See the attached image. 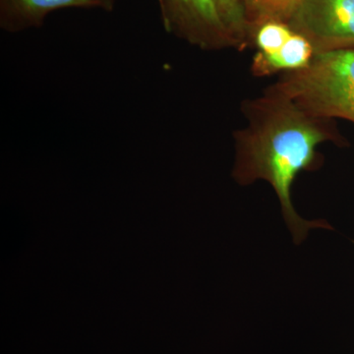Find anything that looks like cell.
Returning <instances> with one entry per match:
<instances>
[{
	"instance_id": "1",
	"label": "cell",
	"mask_w": 354,
	"mask_h": 354,
	"mask_svg": "<svg viewBox=\"0 0 354 354\" xmlns=\"http://www.w3.org/2000/svg\"><path fill=\"white\" fill-rule=\"evenodd\" d=\"M242 111L246 125L234 134L235 180L241 185L260 179L271 184L295 243H301L312 228L333 230L328 221L304 220L291 201L298 174L322 164L317 148L337 141L330 120L311 115L290 100L267 91L244 102Z\"/></svg>"
},
{
	"instance_id": "2",
	"label": "cell",
	"mask_w": 354,
	"mask_h": 354,
	"mask_svg": "<svg viewBox=\"0 0 354 354\" xmlns=\"http://www.w3.org/2000/svg\"><path fill=\"white\" fill-rule=\"evenodd\" d=\"M265 91L316 118L354 123V48L316 53L306 67L281 74Z\"/></svg>"
},
{
	"instance_id": "3",
	"label": "cell",
	"mask_w": 354,
	"mask_h": 354,
	"mask_svg": "<svg viewBox=\"0 0 354 354\" xmlns=\"http://www.w3.org/2000/svg\"><path fill=\"white\" fill-rule=\"evenodd\" d=\"M288 23L316 53L354 48V0H301Z\"/></svg>"
},
{
	"instance_id": "4",
	"label": "cell",
	"mask_w": 354,
	"mask_h": 354,
	"mask_svg": "<svg viewBox=\"0 0 354 354\" xmlns=\"http://www.w3.org/2000/svg\"><path fill=\"white\" fill-rule=\"evenodd\" d=\"M165 31L204 50L236 48L216 0H158Z\"/></svg>"
},
{
	"instance_id": "5",
	"label": "cell",
	"mask_w": 354,
	"mask_h": 354,
	"mask_svg": "<svg viewBox=\"0 0 354 354\" xmlns=\"http://www.w3.org/2000/svg\"><path fill=\"white\" fill-rule=\"evenodd\" d=\"M116 0H0V28L16 34L38 29L48 16L62 9H97L111 12Z\"/></svg>"
},
{
	"instance_id": "6",
	"label": "cell",
	"mask_w": 354,
	"mask_h": 354,
	"mask_svg": "<svg viewBox=\"0 0 354 354\" xmlns=\"http://www.w3.org/2000/svg\"><path fill=\"white\" fill-rule=\"evenodd\" d=\"M316 51L308 39L293 31L283 48L271 55H255L251 71L257 77L271 76L297 71L306 67Z\"/></svg>"
},
{
	"instance_id": "7",
	"label": "cell",
	"mask_w": 354,
	"mask_h": 354,
	"mask_svg": "<svg viewBox=\"0 0 354 354\" xmlns=\"http://www.w3.org/2000/svg\"><path fill=\"white\" fill-rule=\"evenodd\" d=\"M247 29L249 32L255 26L268 20L288 22L301 0H241Z\"/></svg>"
},
{
	"instance_id": "8",
	"label": "cell",
	"mask_w": 354,
	"mask_h": 354,
	"mask_svg": "<svg viewBox=\"0 0 354 354\" xmlns=\"http://www.w3.org/2000/svg\"><path fill=\"white\" fill-rule=\"evenodd\" d=\"M292 32V28L288 23L268 20L251 30L249 32V41L257 48L256 55H271L283 48Z\"/></svg>"
},
{
	"instance_id": "9",
	"label": "cell",
	"mask_w": 354,
	"mask_h": 354,
	"mask_svg": "<svg viewBox=\"0 0 354 354\" xmlns=\"http://www.w3.org/2000/svg\"><path fill=\"white\" fill-rule=\"evenodd\" d=\"M221 19L237 50L248 46V29L241 0H216Z\"/></svg>"
}]
</instances>
